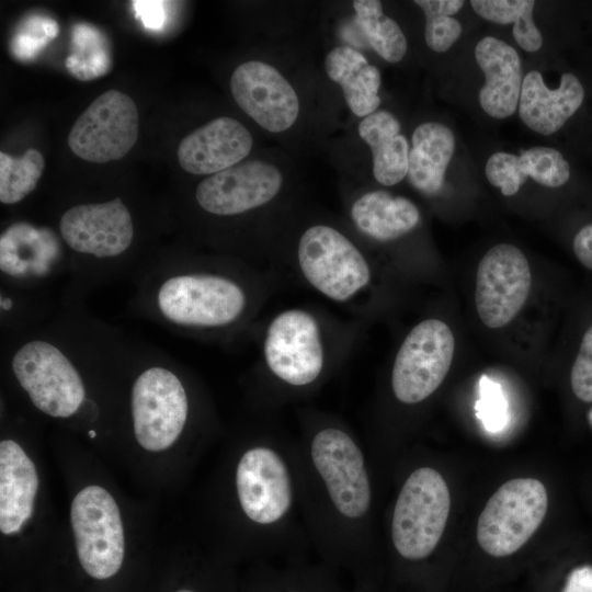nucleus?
Here are the masks:
<instances>
[{
  "instance_id": "obj_1",
  "label": "nucleus",
  "mask_w": 592,
  "mask_h": 592,
  "mask_svg": "<svg viewBox=\"0 0 592 592\" xmlns=\"http://www.w3.org/2000/svg\"><path fill=\"white\" fill-rule=\"evenodd\" d=\"M301 511L320 561L372 589L375 486L368 455L345 426L308 425L295 442Z\"/></svg>"
},
{
  "instance_id": "obj_2",
  "label": "nucleus",
  "mask_w": 592,
  "mask_h": 592,
  "mask_svg": "<svg viewBox=\"0 0 592 592\" xmlns=\"http://www.w3.org/2000/svg\"><path fill=\"white\" fill-rule=\"evenodd\" d=\"M4 350L10 372L32 405L56 419L93 422L96 403L88 397L83 368L121 337L73 309L10 332Z\"/></svg>"
},
{
  "instance_id": "obj_3",
  "label": "nucleus",
  "mask_w": 592,
  "mask_h": 592,
  "mask_svg": "<svg viewBox=\"0 0 592 592\" xmlns=\"http://www.w3.org/2000/svg\"><path fill=\"white\" fill-rule=\"evenodd\" d=\"M234 494L260 561L306 558L311 548L298 487L295 443L267 436L244 447L235 464Z\"/></svg>"
},
{
  "instance_id": "obj_4",
  "label": "nucleus",
  "mask_w": 592,
  "mask_h": 592,
  "mask_svg": "<svg viewBox=\"0 0 592 592\" xmlns=\"http://www.w3.org/2000/svg\"><path fill=\"white\" fill-rule=\"evenodd\" d=\"M137 278V308L171 331L225 329L248 306L243 286L220 273L166 263L147 265Z\"/></svg>"
},
{
  "instance_id": "obj_5",
  "label": "nucleus",
  "mask_w": 592,
  "mask_h": 592,
  "mask_svg": "<svg viewBox=\"0 0 592 592\" xmlns=\"http://www.w3.org/2000/svg\"><path fill=\"white\" fill-rule=\"evenodd\" d=\"M58 231L73 259H79L72 270L77 284L89 286L129 274L124 262L136 230L121 197L69 207L59 218Z\"/></svg>"
},
{
  "instance_id": "obj_6",
  "label": "nucleus",
  "mask_w": 592,
  "mask_h": 592,
  "mask_svg": "<svg viewBox=\"0 0 592 592\" xmlns=\"http://www.w3.org/2000/svg\"><path fill=\"white\" fill-rule=\"evenodd\" d=\"M451 510V494L442 474L428 465L411 469L391 508L389 540L405 562L426 560L439 546Z\"/></svg>"
},
{
  "instance_id": "obj_7",
  "label": "nucleus",
  "mask_w": 592,
  "mask_h": 592,
  "mask_svg": "<svg viewBox=\"0 0 592 592\" xmlns=\"http://www.w3.org/2000/svg\"><path fill=\"white\" fill-rule=\"evenodd\" d=\"M160 353L144 351L145 364L134 378L129 396L135 439L150 452L172 446L190 415L187 389Z\"/></svg>"
},
{
  "instance_id": "obj_8",
  "label": "nucleus",
  "mask_w": 592,
  "mask_h": 592,
  "mask_svg": "<svg viewBox=\"0 0 592 592\" xmlns=\"http://www.w3.org/2000/svg\"><path fill=\"white\" fill-rule=\"evenodd\" d=\"M547 508L548 494L539 480L517 478L504 482L478 519L479 546L493 557L514 554L539 527Z\"/></svg>"
},
{
  "instance_id": "obj_9",
  "label": "nucleus",
  "mask_w": 592,
  "mask_h": 592,
  "mask_svg": "<svg viewBox=\"0 0 592 592\" xmlns=\"http://www.w3.org/2000/svg\"><path fill=\"white\" fill-rule=\"evenodd\" d=\"M71 526L79 562L92 578L104 580L122 567L124 528L118 506L107 490L88 486L71 503Z\"/></svg>"
},
{
  "instance_id": "obj_10",
  "label": "nucleus",
  "mask_w": 592,
  "mask_h": 592,
  "mask_svg": "<svg viewBox=\"0 0 592 592\" xmlns=\"http://www.w3.org/2000/svg\"><path fill=\"white\" fill-rule=\"evenodd\" d=\"M455 338L442 320L426 319L403 340L391 371V391L406 406L428 399L445 379L454 357Z\"/></svg>"
},
{
  "instance_id": "obj_11",
  "label": "nucleus",
  "mask_w": 592,
  "mask_h": 592,
  "mask_svg": "<svg viewBox=\"0 0 592 592\" xmlns=\"http://www.w3.org/2000/svg\"><path fill=\"white\" fill-rule=\"evenodd\" d=\"M297 257L309 284L337 301L348 300L371 280L369 265L361 251L327 225H314L303 232Z\"/></svg>"
},
{
  "instance_id": "obj_12",
  "label": "nucleus",
  "mask_w": 592,
  "mask_h": 592,
  "mask_svg": "<svg viewBox=\"0 0 592 592\" xmlns=\"http://www.w3.org/2000/svg\"><path fill=\"white\" fill-rule=\"evenodd\" d=\"M64 242L48 227L19 221L0 236V272L2 285L34 292L70 272Z\"/></svg>"
},
{
  "instance_id": "obj_13",
  "label": "nucleus",
  "mask_w": 592,
  "mask_h": 592,
  "mask_svg": "<svg viewBox=\"0 0 592 592\" xmlns=\"http://www.w3.org/2000/svg\"><path fill=\"white\" fill-rule=\"evenodd\" d=\"M137 137L136 104L127 94L110 90L79 116L68 135V145L79 158L104 163L126 156Z\"/></svg>"
},
{
  "instance_id": "obj_14",
  "label": "nucleus",
  "mask_w": 592,
  "mask_h": 592,
  "mask_svg": "<svg viewBox=\"0 0 592 592\" xmlns=\"http://www.w3.org/2000/svg\"><path fill=\"white\" fill-rule=\"evenodd\" d=\"M264 360L282 384L301 389L315 384L323 369V349L316 319L307 311L286 310L270 323Z\"/></svg>"
},
{
  "instance_id": "obj_15",
  "label": "nucleus",
  "mask_w": 592,
  "mask_h": 592,
  "mask_svg": "<svg viewBox=\"0 0 592 592\" xmlns=\"http://www.w3.org/2000/svg\"><path fill=\"white\" fill-rule=\"evenodd\" d=\"M532 287V272L524 253L500 243L481 258L476 275L475 303L481 322L491 329L510 323L523 308Z\"/></svg>"
},
{
  "instance_id": "obj_16",
  "label": "nucleus",
  "mask_w": 592,
  "mask_h": 592,
  "mask_svg": "<svg viewBox=\"0 0 592 592\" xmlns=\"http://www.w3.org/2000/svg\"><path fill=\"white\" fill-rule=\"evenodd\" d=\"M283 174L264 160L240 162L201 181L198 206L216 216H236L270 203L281 191Z\"/></svg>"
},
{
  "instance_id": "obj_17",
  "label": "nucleus",
  "mask_w": 592,
  "mask_h": 592,
  "mask_svg": "<svg viewBox=\"0 0 592 592\" xmlns=\"http://www.w3.org/2000/svg\"><path fill=\"white\" fill-rule=\"evenodd\" d=\"M230 90L239 107L270 133L288 129L298 117L295 89L270 64L249 60L239 65L231 75Z\"/></svg>"
},
{
  "instance_id": "obj_18",
  "label": "nucleus",
  "mask_w": 592,
  "mask_h": 592,
  "mask_svg": "<svg viewBox=\"0 0 592 592\" xmlns=\"http://www.w3.org/2000/svg\"><path fill=\"white\" fill-rule=\"evenodd\" d=\"M252 145V135L239 121L217 117L181 140L178 160L189 173L213 175L240 163Z\"/></svg>"
},
{
  "instance_id": "obj_19",
  "label": "nucleus",
  "mask_w": 592,
  "mask_h": 592,
  "mask_svg": "<svg viewBox=\"0 0 592 592\" xmlns=\"http://www.w3.org/2000/svg\"><path fill=\"white\" fill-rule=\"evenodd\" d=\"M585 91L577 76L566 72L560 84L549 89L542 75L532 70L525 75L519 100V115L532 130L548 136L559 130L584 101Z\"/></svg>"
},
{
  "instance_id": "obj_20",
  "label": "nucleus",
  "mask_w": 592,
  "mask_h": 592,
  "mask_svg": "<svg viewBox=\"0 0 592 592\" xmlns=\"http://www.w3.org/2000/svg\"><path fill=\"white\" fill-rule=\"evenodd\" d=\"M475 58L486 78L479 91L481 109L493 118L513 115L523 82L517 52L502 39L486 36L477 43Z\"/></svg>"
},
{
  "instance_id": "obj_21",
  "label": "nucleus",
  "mask_w": 592,
  "mask_h": 592,
  "mask_svg": "<svg viewBox=\"0 0 592 592\" xmlns=\"http://www.w3.org/2000/svg\"><path fill=\"white\" fill-rule=\"evenodd\" d=\"M38 490L34 463L13 440L0 442V531L19 532L33 512Z\"/></svg>"
},
{
  "instance_id": "obj_22",
  "label": "nucleus",
  "mask_w": 592,
  "mask_h": 592,
  "mask_svg": "<svg viewBox=\"0 0 592 592\" xmlns=\"http://www.w3.org/2000/svg\"><path fill=\"white\" fill-rule=\"evenodd\" d=\"M325 69L327 76L341 87L354 115L364 118L377 111L382 76L361 52L350 46L334 47L326 56Z\"/></svg>"
},
{
  "instance_id": "obj_23",
  "label": "nucleus",
  "mask_w": 592,
  "mask_h": 592,
  "mask_svg": "<svg viewBox=\"0 0 592 592\" xmlns=\"http://www.w3.org/2000/svg\"><path fill=\"white\" fill-rule=\"evenodd\" d=\"M400 130L398 118L386 110H377L358 123V135L372 151L373 175L385 186L401 182L408 174L410 148Z\"/></svg>"
},
{
  "instance_id": "obj_24",
  "label": "nucleus",
  "mask_w": 592,
  "mask_h": 592,
  "mask_svg": "<svg viewBox=\"0 0 592 592\" xmlns=\"http://www.w3.org/2000/svg\"><path fill=\"white\" fill-rule=\"evenodd\" d=\"M247 592H352L329 566L306 558L259 561Z\"/></svg>"
},
{
  "instance_id": "obj_25",
  "label": "nucleus",
  "mask_w": 592,
  "mask_h": 592,
  "mask_svg": "<svg viewBox=\"0 0 592 592\" xmlns=\"http://www.w3.org/2000/svg\"><path fill=\"white\" fill-rule=\"evenodd\" d=\"M409 151L408 179L412 186L425 195L437 194L455 150L453 132L437 122L415 127Z\"/></svg>"
},
{
  "instance_id": "obj_26",
  "label": "nucleus",
  "mask_w": 592,
  "mask_h": 592,
  "mask_svg": "<svg viewBox=\"0 0 592 592\" xmlns=\"http://www.w3.org/2000/svg\"><path fill=\"white\" fill-rule=\"evenodd\" d=\"M351 217L358 230L379 241L397 239L420 223V212L410 200L380 190L358 197Z\"/></svg>"
},
{
  "instance_id": "obj_27",
  "label": "nucleus",
  "mask_w": 592,
  "mask_h": 592,
  "mask_svg": "<svg viewBox=\"0 0 592 592\" xmlns=\"http://www.w3.org/2000/svg\"><path fill=\"white\" fill-rule=\"evenodd\" d=\"M352 5L369 46L384 60L400 61L408 49L407 38L398 23L384 13L382 2L355 0Z\"/></svg>"
},
{
  "instance_id": "obj_28",
  "label": "nucleus",
  "mask_w": 592,
  "mask_h": 592,
  "mask_svg": "<svg viewBox=\"0 0 592 592\" xmlns=\"http://www.w3.org/2000/svg\"><path fill=\"white\" fill-rule=\"evenodd\" d=\"M109 43L103 33L88 23H78L71 32V54L67 70L79 80H91L111 69Z\"/></svg>"
},
{
  "instance_id": "obj_29",
  "label": "nucleus",
  "mask_w": 592,
  "mask_h": 592,
  "mask_svg": "<svg viewBox=\"0 0 592 592\" xmlns=\"http://www.w3.org/2000/svg\"><path fill=\"white\" fill-rule=\"evenodd\" d=\"M45 161L34 148L15 158L0 152V201L13 205L24 200L37 185Z\"/></svg>"
},
{
  "instance_id": "obj_30",
  "label": "nucleus",
  "mask_w": 592,
  "mask_h": 592,
  "mask_svg": "<svg viewBox=\"0 0 592 592\" xmlns=\"http://www.w3.org/2000/svg\"><path fill=\"white\" fill-rule=\"evenodd\" d=\"M522 172L547 187H559L570 179L569 162L561 152L544 146H534L519 156Z\"/></svg>"
},
{
  "instance_id": "obj_31",
  "label": "nucleus",
  "mask_w": 592,
  "mask_h": 592,
  "mask_svg": "<svg viewBox=\"0 0 592 592\" xmlns=\"http://www.w3.org/2000/svg\"><path fill=\"white\" fill-rule=\"evenodd\" d=\"M58 34L57 23L42 15L25 20L12 38V53L20 59H30Z\"/></svg>"
},
{
  "instance_id": "obj_32",
  "label": "nucleus",
  "mask_w": 592,
  "mask_h": 592,
  "mask_svg": "<svg viewBox=\"0 0 592 592\" xmlns=\"http://www.w3.org/2000/svg\"><path fill=\"white\" fill-rule=\"evenodd\" d=\"M414 3L425 15L424 38L428 47L436 53L448 50L460 36L462 24L453 16L436 10L432 0H415Z\"/></svg>"
},
{
  "instance_id": "obj_33",
  "label": "nucleus",
  "mask_w": 592,
  "mask_h": 592,
  "mask_svg": "<svg viewBox=\"0 0 592 592\" xmlns=\"http://www.w3.org/2000/svg\"><path fill=\"white\" fill-rule=\"evenodd\" d=\"M475 410L477 418L489 432L497 433L508 424V402L502 388L486 376H482L479 383V399Z\"/></svg>"
},
{
  "instance_id": "obj_34",
  "label": "nucleus",
  "mask_w": 592,
  "mask_h": 592,
  "mask_svg": "<svg viewBox=\"0 0 592 592\" xmlns=\"http://www.w3.org/2000/svg\"><path fill=\"white\" fill-rule=\"evenodd\" d=\"M485 172L489 183L505 196L516 194L527 179L520 168L519 156L504 151L490 156Z\"/></svg>"
},
{
  "instance_id": "obj_35",
  "label": "nucleus",
  "mask_w": 592,
  "mask_h": 592,
  "mask_svg": "<svg viewBox=\"0 0 592 592\" xmlns=\"http://www.w3.org/2000/svg\"><path fill=\"white\" fill-rule=\"evenodd\" d=\"M573 394L584 402H592V326L585 331L570 373Z\"/></svg>"
},
{
  "instance_id": "obj_36",
  "label": "nucleus",
  "mask_w": 592,
  "mask_h": 592,
  "mask_svg": "<svg viewBox=\"0 0 592 592\" xmlns=\"http://www.w3.org/2000/svg\"><path fill=\"white\" fill-rule=\"evenodd\" d=\"M535 3L533 0H473L470 1L474 11L482 19L499 23L513 25L520 20L525 10Z\"/></svg>"
},
{
  "instance_id": "obj_37",
  "label": "nucleus",
  "mask_w": 592,
  "mask_h": 592,
  "mask_svg": "<svg viewBox=\"0 0 592 592\" xmlns=\"http://www.w3.org/2000/svg\"><path fill=\"white\" fill-rule=\"evenodd\" d=\"M164 1H133L136 16L139 18L145 27L158 31L162 29L167 12Z\"/></svg>"
},
{
  "instance_id": "obj_38",
  "label": "nucleus",
  "mask_w": 592,
  "mask_h": 592,
  "mask_svg": "<svg viewBox=\"0 0 592 592\" xmlns=\"http://www.w3.org/2000/svg\"><path fill=\"white\" fill-rule=\"evenodd\" d=\"M572 249L577 260L584 267L592 270V224L583 226L576 234Z\"/></svg>"
},
{
  "instance_id": "obj_39",
  "label": "nucleus",
  "mask_w": 592,
  "mask_h": 592,
  "mask_svg": "<svg viewBox=\"0 0 592 592\" xmlns=\"http://www.w3.org/2000/svg\"><path fill=\"white\" fill-rule=\"evenodd\" d=\"M561 592H592V566L574 568L568 576Z\"/></svg>"
},
{
  "instance_id": "obj_40",
  "label": "nucleus",
  "mask_w": 592,
  "mask_h": 592,
  "mask_svg": "<svg viewBox=\"0 0 592 592\" xmlns=\"http://www.w3.org/2000/svg\"><path fill=\"white\" fill-rule=\"evenodd\" d=\"M352 592H372L371 589L353 587Z\"/></svg>"
},
{
  "instance_id": "obj_41",
  "label": "nucleus",
  "mask_w": 592,
  "mask_h": 592,
  "mask_svg": "<svg viewBox=\"0 0 592 592\" xmlns=\"http://www.w3.org/2000/svg\"><path fill=\"white\" fill-rule=\"evenodd\" d=\"M88 434H89V436H90L91 439H94L95 435H96V432H95L94 430H89Z\"/></svg>"
},
{
  "instance_id": "obj_42",
  "label": "nucleus",
  "mask_w": 592,
  "mask_h": 592,
  "mask_svg": "<svg viewBox=\"0 0 592 592\" xmlns=\"http://www.w3.org/2000/svg\"><path fill=\"white\" fill-rule=\"evenodd\" d=\"M177 592H197V591L191 590V589H182V590H179Z\"/></svg>"
}]
</instances>
